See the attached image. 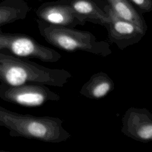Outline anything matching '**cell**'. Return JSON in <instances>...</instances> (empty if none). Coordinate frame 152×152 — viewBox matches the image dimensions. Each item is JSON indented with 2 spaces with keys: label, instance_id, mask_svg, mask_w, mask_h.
I'll use <instances>...</instances> for the list:
<instances>
[{
  "label": "cell",
  "instance_id": "1",
  "mask_svg": "<svg viewBox=\"0 0 152 152\" xmlns=\"http://www.w3.org/2000/svg\"><path fill=\"white\" fill-rule=\"evenodd\" d=\"M0 126L8 129L13 137H23L49 143L66 141L71 134L56 117L36 116L11 111L0 105Z\"/></svg>",
  "mask_w": 152,
  "mask_h": 152
},
{
  "label": "cell",
  "instance_id": "2",
  "mask_svg": "<svg viewBox=\"0 0 152 152\" xmlns=\"http://www.w3.org/2000/svg\"><path fill=\"white\" fill-rule=\"evenodd\" d=\"M72 77L64 69H51L27 59L0 52V83L9 86L39 84L62 87Z\"/></svg>",
  "mask_w": 152,
  "mask_h": 152
},
{
  "label": "cell",
  "instance_id": "3",
  "mask_svg": "<svg viewBox=\"0 0 152 152\" xmlns=\"http://www.w3.org/2000/svg\"><path fill=\"white\" fill-rule=\"evenodd\" d=\"M40 35L51 45L68 52L83 51L102 57L112 53L109 43L99 41L90 31L53 26L36 19Z\"/></svg>",
  "mask_w": 152,
  "mask_h": 152
},
{
  "label": "cell",
  "instance_id": "4",
  "mask_svg": "<svg viewBox=\"0 0 152 152\" xmlns=\"http://www.w3.org/2000/svg\"><path fill=\"white\" fill-rule=\"evenodd\" d=\"M0 52L17 57L36 58L44 62L53 63L61 58L55 50L41 45L25 34L4 32L0 27Z\"/></svg>",
  "mask_w": 152,
  "mask_h": 152
},
{
  "label": "cell",
  "instance_id": "5",
  "mask_svg": "<svg viewBox=\"0 0 152 152\" xmlns=\"http://www.w3.org/2000/svg\"><path fill=\"white\" fill-rule=\"evenodd\" d=\"M60 98L59 94L43 84H26L9 86L0 83V99L24 107H39L48 102L58 101Z\"/></svg>",
  "mask_w": 152,
  "mask_h": 152
},
{
  "label": "cell",
  "instance_id": "6",
  "mask_svg": "<svg viewBox=\"0 0 152 152\" xmlns=\"http://www.w3.org/2000/svg\"><path fill=\"white\" fill-rule=\"evenodd\" d=\"M103 9L109 18L106 27L108 39L112 44H115L119 49L138 43L146 33L135 24L118 17L106 3Z\"/></svg>",
  "mask_w": 152,
  "mask_h": 152
},
{
  "label": "cell",
  "instance_id": "7",
  "mask_svg": "<svg viewBox=\"0 0 152 152\" xmlns=\"http://www.w3.org/2000/svg\"><path fill=\"white\" fill-rule=\"evenodd\" d=\"M121 132L135 141L148 143L152 140V114L145 108L131 107L122 118Z\"/></svg>",
  "mask_w": 152,
  "mask_h": 152
},
{
  "label": "cell",
  "instance_id": "8",
  "mask_svg": "<svg viewBox=\"0 0 152 152\" xmlns=\"http://www.w3.org/2000/svg\"><path fill=\"white\" fill-rule=\"evenodd\" d=\"M36 14L39 20L53 26L74 28L86 23L74 11L69 0L43 3L37 8Z\"/></svg>",
  "mask_w": 152,
  "mask_h": 152
},
{
  "label": "cell",
  "instance_id": "9",
  "mask_svg": "<svg viewBox=\"0 0 152 152\" xmlns=\"http://www.w3.org/2000/svg\"><path fill=\"white\" fill-rule=\"evenodd\" d=\"M102 0H69V3L79 17L85 21L106 27L109 18L103 9L105 1Z\"/></svg>",
  "mask_w": 152,
  "mask_h": 152
},
{
  "label": "cell",
  "instance_id": "10",
  "mask_svg": "<svg viewBox=\"0 0 152 152\" xmlns=\"http://www.w3.org/2000/svg\"><path fill=\"white\" fill-rule=\"evenodd\" d=\"M115 87L113 80L105 72L94 74L81 87L80 93L90 99H99L107 96Z\"/></svg>",
  "mask_w": 152,
  "mask_h": 152
},
{
  "label": "cell",
  "instance_id": "11",
  "mask_svg": "<svg viewBox=\"0 0 152 152\" xmlns=\"http://www.w3.org/2000/svg\"><path fill=\"white\" fill-rule=\"evenodd\" d=\"M119 18L132 23L146 33L147 25L141 14L128 0H104Z\"/></svg>",
  "mask_w": 152,
  "mask_h": 152
},
{
  "label": "cell",
  "instance_id": "12",
  "mask_svg": "<svg viewBox=\"0 0 152 152\" xmlns=\"http://www.w3.org/2000/svg\"><path fill=\"white\" fill-rule=\"evenodd\" d=\"M30 11L25 0H4L0 2V27L24 19Z\"/></svg>",
  "mask_w": 152,
  "mask_h": 152
},
{
  "label": "cell",
  "instance_id": "13",
  "mask_svg": "<svg viewBox=\"0 0 152 152\" xmlns=\"http://www.w3.org/2000/svg\"><path fill=\"white\" fill-rule=\"evenodd\" d=\"M140 13H146L152 10V0H128Z\"/></svg>",
  "mask_w": 152,
  "mask_h": 152
},
{
  "label": "cell",
  "instance_id": "14",
  "mask_svg": "<svg viewBox=\"0 0 152 152\" xmlns=\"http://www.w3.org/2000/svg\"><path fill=\"white\" fill-rule=\"evenodd\" d=\"M39 1H41V0H39Z\"/></svg>",
  "mask_w": 152,
  "mask_h": 152
}]
</instances>
